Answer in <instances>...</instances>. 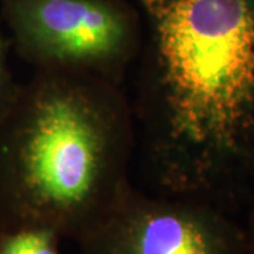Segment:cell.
Wrapping results in <instances>:
<instances>
[{"label": "cell", "mask_w": 254, "mask_h": 254, "mask_svg": "<svg viewBox=\"0 0 254 254\" xmlns=\"http://www.w3.org/2000/svg\"><path fill=\"white\" fill-rule=\"evenodd\" d=\"M247 237V254H254V215L252 219V229H250V235Z\"/></svg>", "instance_id": "7"}, {"label": "cell", "mask_w": 254, "mask_h": 254, "mask_svg": "<svg viewBox=\"0 0 254 254\" xmlns=\"http://www.w3.org/2000/svg\"><path fill=\"white\" fill-rule=\"evenodd\" d=\"M119 86L73 71L20 85L0 118L6 232L46 227L78 243L131 188L134 116Z\"/></svg>", "instance_id": "2"}, {"label": "cell", "mask_w": 254, "mask_h": 254, "mask_svg": "<svg viewBox=\"0 0 254 254\" xmlns=\"http://www.w3.org/2000/svg\"><path fill=\"white\" fill-rule=\"evenodd\" d=\"M10 43L0 31V118L7 112L17 95L20 85L14 83L9 68Z\"/></svg>", "instance_id": "6"}, {"label": "cell", "mask_w": 254, "mask_h": 254, "mask_svg": "<svg viewBox=\"0 0 254 254\" xmlns=\"http://www.w3.org/2000/svg\"><path fill=\"white\" fill-rule=\"evenodd\" d=\"M20 57L37 71L120 85L140 53L134 17L115 0H1Z\"/></svg>", "instance_id": "3"}, {"label": "cell", "mask_w": 254, "mask_h": 254, "mask_svg": "<svg viewBox=\"0 0 254 254\" xmlns=\"http://www.w3.org/2000/svg\"><path fill=\"white\" fill-rule=\"evenodd\" d=\"M60 240L51 229L27 227L0 235V254H60Z\"/></svg>", "instance_id": "5"}, {"label": "cell", "mask_w": 254, "mask_h": 254, "mask_svg": "<svg viewBox=\"0 0 254 254\" xmlns=\"http://www.w3.org/2000/svg\"><path fill=\"white\" fill-rule=\"evenodd\" d=\"M79 254H247V237L195 198L127 190Z\"/></svg>", "instance_id": "4"}, {"label": "cell", "mask_w": 254, "mask_h": 254, "mask_svg": "<svg viewBox=\"0 0 254 254\" xmlns=\"http://www.w3.org/2000/svg\"><path fill=\"white\" fill-rule=\"evenodd\" d=\"M137 118L165 195L210 190L254 141V0H141Z\"/></svg>", "instance_id": "1"}]
</instances>
